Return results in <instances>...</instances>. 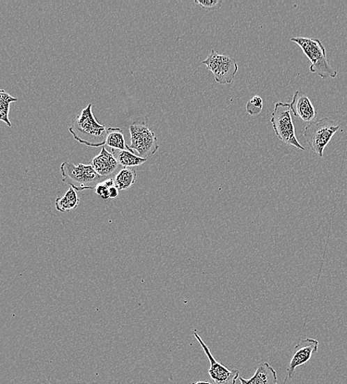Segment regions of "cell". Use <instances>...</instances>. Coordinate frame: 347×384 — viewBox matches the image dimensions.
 <instances>
[{
  "instance_id": "obj_21",
  "label": "cell",
  "mask_w": 347,
  "mask_h": 384,
  "mask_svg": "<svg viewBox=\"0 0 347 384\" xmlns=\"http://www.w3.org/2000/svg\"><path fill=\"white\" fill-rule=\"evenodd\" d=\"M109 195L111 199H114V198H116L119 195V190L116 185L109 188Z\"/></svg>"
},
{
  "instance_id": "obj_5",
  "label": "cell",
  "mask_w": 347,
  "mask_h": 384,
  "mask_svg": "<svg viewBox=\"0 0 347 384\" xmlns=\"http://www.w3.org/2000/svg\"><path fill=\"white\" fill-rule=\"evenodd\" d=\"M74 139L84 144L88 142V139L102 137L107 128L98 123L93 112V105L89 104L72 121V127L69 128Z\"/></svg>"
},
{
  "instance_id": "obj_19",
  "label": "cell",
  "mask_w": 347,
  "mask_h": 384,
  "mask_svg": "<svg viewBox=\"0 0 347 384\" xmlns=\"http://www.w3.org/2000/svg\"><path fill=\"white\" fill-rule=\"evenodd\" d=\"M194 3L199 5L206 10H216L221 8V0H195Z\"/></svg>"
},
{
  "instance_id": "obj_1",
  "label": "cell",
  "mask_w": 347,
  "mask_h": 384,
  "mask_svg": "<svg viewBox=\"0 0 347 384\" xmlns=\"http://www.w3.org/2000/svg\"><path fill=\"white\" fill-rule=\"evenodd\" d=\"M291 42L298 45L302 49L304 55L311 61L309 71L321 79L336 78L338 72L334 70L327 58L326 49L321 42L315 38H306V37H293Z\"/></svg>"
},
{
  "instance_id": "obj_13",
  "label": "cell",
  "mask_w": 347,
  "mask_h": 384,
  "mask_svg": "<svg viewBox=\"0 0 347 384\" xmlns=\"http://www.w3.org/2000/svg\"><path fill=\"white\" fill-rule=\"evenodd\" d=\"M103 143L104 146L107 145L109 146L113 151L116 150L118 151H129L133 152L130 150L129 146L126 144L125 135H123V131L120 128H107L106 137Z\"/></svg>"
},
{
  "instance_id": "obj_12",
  "label": "cell",
  "mask_w": 347,
  "mask_h": 384,
  "mask_svg": "<svg viewBox=\"0 0 347 384\" xmlns=\"http://www.w3.org/2000/svg\"><path fill=\"white\" fill-rule=\"evenodd\" d=\"M239 378L241 384H279L277 371L268 363L259 365L251 378Z\"/></svg>"
},
{
  "instance_id": "obj_20",
  "label": "cell",
  "mask_w": 347,
  "mask_h": 384,
  "mask_svg": "<svg viewBox=\"0 0 347 384\" xmlns=\"http://www.w3.org/2000/svg\"><path fill=\"white\" fill-rule=\"evenodd\" d=\"M95 192L103 198L104 200H107L109 198V188L106 187L103 181L98 183L94 189Z\"/></svg>"
},
{
  "instance_id": "obj_9",
  "label": "cell",
  "mask_w": 347,
  "mask_h": 384,
  "mask_svg": "<svg viewBox=\"0 0 347 384\" xmlns=\"http://www.w3.org/2000/svg\"><path fill=\"white\" fill-rule=\"evenodd\" d=\"M318 340L311 338L301 340L297 344L287 368V374L284 378V384L286 383L288 379H291L293 377L297 367L305 364L311 360L313 355L318 352Z\"/></svg>"
},
{
  "instance_id": "obj_7",
  "label": "cell",
  "mask_w": 347,
  "mask_h": 384,
  "mask_svg": "<svg viewBox=\"0 0 347 384\" xmlns=\"http://www.w3.org/2000/svg\"><path fill=\"white\" fill-rule=\"evenodd\" d=\"M207 69L213 73L217 82L221 84H231L238 72L237 61L212 49L208 57L202 61Z\"/></svg>"
},
{
  "instance_id": "obj_15",
  "label": "cell",
  "mask_w": 347,
  "mask_h": 384,
  "mask_svg": "<svg viewBox=\"0 0 347 384\" xmlns=\"http://www.w3.org/2000/svg\"><path fill=\"white\" fill-rule=\"evenodd\" d=\"M137 179V172L134 169L123 168L120 170L114 179L115 184L121 191L129 190Z\"/></svg>"
},
{
  "instance_id": "obj_16",
  "label": "cell",
  "mask_w": 347,
  "mask_h": 384,
  "mask_svg": "<svg viewBox=\"0 0 347 384\" xmlns=\"http://www.w3.org/2000/svg\"><path fill=\"white\" fill-rule=\"evenodd\" d=\"M17 101V98L11 96L6 91L0 89V121L4 122L9 128L12 127L9 120L10 106L11 103Z\"/></svg>"
},
{
  "instance_id": "obj_2",
  "label": "cell",
  "mask_w": 347,
  "mask_h": 384,
  "mask_svg": "<svg viewBox=\"0 0 347 384\" xmlns=\"http://www.w3.org/2000/svg\"><path fill=\"white\" fill-rule=\"evenodd\" d=\"M63 181L77 192L94 190L103 179L98 176L91 164H74L67 160L60 167Z\"/></svg>"
},
{
  "instance_id": "obj_18",
  "label": "cell",
  "mask_w": 347,
  "mask_h": 384,
  "mask_svg": "<svg viewBox=\"0 0 347 384\" xmlns=\"http://www.w3.org/2000/svg\"><path fill=\"white\" fill-rule=\"evenodd\" d=\"M263 109V98L259 95L254 96L246 105L247 113L252 116H257L261 114Z\"/></svg>"
},
{
  "instance_id": "obj_6",
  "label": "cell",
  "mask_w": 347,
  "mask_h": 384,
  "mask_svg": "<svg viewBox=\"0 0 347 384\" xmlns=\"http://www.w3.org/2000/svg\"><path fill=\"white\" fill-rule=\"evenodd\" d=\"M129 129L130 151L137 152L139 156L146 159L157 153L159 148L157 136L146 123H134Z\"/></svg>"
},
{
  "instance_id": "obj_10",
  "label": "cell",
  "mask_w": 347,
  "mask_h": 384,
  "mask_svg": "<svg viewBox=\"0 0 347 384\" xmlns=\"http://www.w3.org/2000/svg\"><path fill=\"white\" fill-rule=\"evenodd\" d=\"M290 105L293 116L304 122L311 123L317 116L316 109L311 99L304 92L295 91Z\"/></svg>"
},
{
  "instance_id": "obj_8",
  "label": "cell",
  "mask_w": 347,
  "mask_h": 384,
  "mask_svg": "<svg viewBox=\"0 0 347 384\" xmlns=\"http://www.w3.org/2000/svg\"><path fill=\"white\" fill-rule=\"evenodd\" d=\"M193 334L195 339L200 343L202 349L208 359L210 363L208 374L215 383L236 384L240 378V371L238 369H229L227 367L219 363L196 330H194Z\"/></svg>"
},
{
  "instance_id": "obj_17",
  "label": "cell",
  "mask_w": 347,
  "mask_h": 384,
  "mask_svg": "<svg viewBox=\"0 0 347 384\" xmlns=\"http://www.w3.org/2000/svg\"><path fill=\"white\" fill-rule=\"evenodd\" d=\"M116 158L119 165L125 168L141 166L147 161L146 158H141L129 151H118Z\"/></svg>"
},
{
  "instance_id": "obj_11",
  "label": "cell",
  "mask_w": 347,
  "mask_h": 384,
  "mask_svg": "<svg viewBox=\"0 0 347 384\" xmlns=\"http://www.w3.org/2000/svg\"><path fill=\"white\" fill-rule=\"evenodd\" d=\"M91 164L97 174L103 178L113 175L119 167L114 154L107 151L105 146H102L101 153L92 160Z\"/></svg>"
},
{
  "instance_id": "obj_4",
  "label": "cell",
  "mask_w": 347,
  "mask_h": 384,
  "mask_svg": "<svg viewBox=\"0 0 347 384\" xmlns=\"http://www.w3.org/2000/svg\"><path fill=\"white\" fill-rule=\"evenodd\" d=\"M270 122L277 137L282 142L301 151L305 150V148L296 138L290 104L277 102L272 111Z\"/></svg>"
},
{
  "instance_id": "obj_22",
  "label": "cell",
  "mask_w": 347,
  "mask_h": 384,
  "mask_svg": "<svg viewBox=\"0 0 347 384\" xmlns=\"http://www.w3.org/2000/svg\"><path fill=\"white\" fill-rule=\"evenodd\" d=\"M192 384H213V383L207 382V381H196L193 383Z\"/></svg>"
},
{
  "instance_id": "obj_14",
  "label": "cell",
  "mask_w": 347,
  "mask_h": 384,
  "mask_svg": "<svg viewBox=\"0 0 347 384\" xmlns=\"http://www.w3.org/2000/svg\"><path fill=\"white\" fill-rule=\"evenodd\" d=\"M80 204L78 192L70 188L63 197H57L55 206L57 210L61 213H68L75 210Z\"/></svg>"
},
{
  "instance_id": "obj_3",
  "label": "cell",
  "mask_w": 347,
  "mask_h": 384,
  "mask_svg": "<svg viewBox=\"0 0 347 384\" xmlns=\"http://www.w3.org/2000/svg\"><path fill=\"white\" fill-rule=\"evenodd\" d=\"M341 128L334 121L328 118H321L309 123L304 130V139L311 151L320 158L324 156L325 148L333 136Z\"/></svg>"
}]
</instances>
